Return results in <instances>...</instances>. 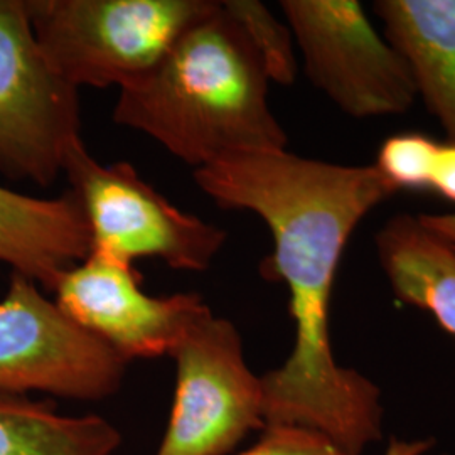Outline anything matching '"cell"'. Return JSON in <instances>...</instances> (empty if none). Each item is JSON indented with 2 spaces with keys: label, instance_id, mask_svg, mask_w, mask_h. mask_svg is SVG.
<instances>
[{
  "label": "cell",
  "instance_id": "cell-11",
  "mask_svg": "<svg viewBox=\"0 0 455 455\" xmlns=\"http://www.w3.org/2000/svg\"><path fill=\"white\" fill-rule=\"evenodd\" d=\"M374 11L407 60L419 97L455 144V0H379Z\"/></svg>",
  "mask_w": 455,
  "mask_h": 455
},
{
  "label": "cell",
  "instance_id": "cell-13",
  "mask_svg": "<svg viewBox=\"0 0 455 455\" xmlns=\"http://www.w3.org/2000/svg\"><path fill=\"white\" fill-rule=\"evenodd\" d=\"M120 442L101 417H66L49 402L0 391V455H114Z\"/></svg>",
  "mask_w": 455,
  "mask_h": 455
},
{
  "label": "cell",
  "instance_id": "cell-14",
  "mask_svg": "<svg viewBox=\"0 0 455 455\" xmlns=\"http://www.w3.org/2000/svg\"><path fill=\"white\" fill-rule=\"evenodd\" d=\"M221 4L257 52L268 82L292 84L297 78V60L289 24L278 20L257 0H223Z\"/></svg>",
  "mask_w": 455,
  "mask_h": 455
},
{
  "label": "cell",
  "instance_id": "cell-17",
  "mask_svg": "<svg viewBox=\"0 0 455 455\" xmlns=\"http://www.w3.org/2000/svg\"><path fill=\"white\" fill-rule=\"evenodd\" d=\"M430 188L447 201L455 203V144H440Z\"/></svg>",
  "mask_w": 455,
  "mask_h": 455
},
{
  "label": "cell",
  "instance_id": "cell-1",
  "mask_svg": "<svg viewBox=\"0 0 455 455\" xmlns=\"http://www.w3.org/2000/svg\"><path fill=\"white\" fill-rule=\"evenodd\" d=\"M195 180L220 208L260 216L275 244L261 274L291 292L292 353L260 376L265 427L309 428L349 455L364 454L383 435L381 393L334 358L329 310L349 236L396 189L374 165L323 163L287 148L228 154L196 169Z\"/></svg>",
  "mask_w": 455,
  "mask_h": 455
},
{
  "label": "cell",
  "instance_id": "cell-18",
  "mask_svg": "<svg viewBox=\"0 0 455 455\" xmlns=\"http://www.w3.org/2000/svg\"><path fill=\"white\" fill-rule=\"evenodd\" d=\"M419 220L430 233L455 250V212L420 214Z\"/></svg>",
  "mask_w": 455,
  "mask_h": 455
},
{
  "label": "cell",
  "instance_id": "cell-9",
  "mask_svg": "<svg viewBox=\"0 0 455 455\" xmlns=\"http://www.w3.org/2000/svg\"><path fill=\"white\" fill-rule=\"evenodd\" d=\"M133 267L92 251L60 278L54 295L66 315L129 363L174 351L210 307L197 293L152 297Z\"/></svg>",
  "mask_w": 455,
  "mask_h": 455
},
{
  "label": "cell",
  "instance_id": "cell-4",
  "mask_svg": "<svg viewBox=\"0 0 455 455\" xmlns=\"http://www.w3.org/2000/svg\"><path fill=\"white\" fill-rule=\"evenodd\" d=\"M63 174L82 201L92 251L129 265L156 257L171 268L201 272L227 242L225 229L180 212L132 164L97 163L83 140L69 150Z\"/></svg>",
  "mask_w": 455,
  "mask_h": 455
},
{
  "label": "cell",
  "instance_id": "cell-3",
  "mask_svg": "<svg viewBox=\"0 0 455 455\" xmlns=\"http://www.w3.org/2000/svg\"><path fill=\"white\" fill-rule=\"evenodd\" d=\"M216 0H26L52 69L75 88L120 90L148 73Z\"/></svg>",
  "mask_w": 455,
  "mask_h": 455
},
{
  "label": "cell",
  "instance_id": "cell-6",
  "mask_svg": "<svg viewBox=\"0 0 455 455\" xmlns=\"http://www.w3.org/2000/svg\"><path fill=\"white\" fill-rule=\"evenodd\" d=\"M176 398L156 455H227L263 428V390L238 329L208 310L174 347Z\"/></svg>",
  "mask_w": 455,
  "mask_h": 455
},
{
  "label": "cell",
  "instance_id": "cell-8",
  "mask_svg": "<svg viewBox=\"0 0 455 455\" xmlns=\"http://www.w3.org/2000/svg\"><path fill=\"white\" fill-rule=\"evenodd\" d=\"M127 363L75 324L43 289L12 274L0 300V391L80 402L115 395Z\"/></svg>",
  "mask_w": 455,
  "mask_h": 455
},
{
  "label": "cell",
  "instance_id": "cell-12",
  "mask_svg": "<svg viewBox=\"0 0 455 455\" xmlns=\"http://www.w3.org/2000/svg\"><path fill=\"white\" fill-rule=\"evenodd\" d=\"M376 248L395 295L455 336V250L410 214L391 218Z\"/></svg>",
  "mask_w": 455,
  "mask_h": 455
},
{
  "label": "cell",
  "instance_id": "cell-19",
  "mask_svg": "<svg viewBox=\"0 0 455 455\" xmlns=\"http://www.w3.org/2000/svg\"><path fill=\"white\" fill-rule=\"evenodd\" d=\"M434 442L430 439H398L393 437L383 455H430Z\"/></svg>",
  "mask_w": 455,
  "mask_h": 455
},
{
  "label": "cell",
  "instance_id": "cell-7",
  "mask_svg": "<svg viewBox=\"0 0 455 455\" xmlns=\"http://www.w3.org/2000/svg\"><path fill=\"white\" fill-rule=\"evenodd\" d=\"M310 82L355 118L405 114L419 97L407 60L355 0H283Z\"/></svg>",
  "mask_w": 455,
  "mask_h": 455
},
{
  "label": "cell",
  "instance_id": "cell-5",
  "mask_svg": "<svg viewBox=\"0 0 455 455\" xmlns=\"http://www.w3.org/2000/svg\"><path fill=\"white\" fill-rule=\"evenodd\" d=\"M80 129L78 88L49 65L26 0H0V176L48 188Z\"/></svg>",
  "mask_w": 455,
  "mask_h": 455
},
{
  "label": "cell",
  "instance_id": "cell-16",
  "mask_svg": "<svg viewBox=\"0 0 455 455\" xmlns=\"http://www.w3.org/2000/svg\"><path fill=\"white\" fill-rule=\"evenodd\" d=\"M240 455H349L323 434L302 427L267 425L260 440Z\"/></svg>",
  "mask_w": 455,
  "mask_h": 455
},
{
  "label": "cell",
  "instance_id": "cell-10",
  "mask_svg": "<svg viewBox=\"0 0 455 455\" xmlns=\"http://www.w3.org/2000/svg\"><path fill=\"white\" fill-rule=\"evenodd\" d=\"M92 253L82 201L71 189L34 197L0 186V263L54 292L60 278Z\"/></svg>",
  "mask_w": 455,
  "mask_h": 455
},
{
  "label": "cell",
  "instance_id": "cell-2",
  "mask_svg": "<svg viewBox=\"0 0 455 455\" xmlns=\"http://www.w3.org/2000/svg\"><path fill=\"white\" fill-rule=\"evenodd\" d=\"M114 122L144 132L196 169L244 150H282L257 52L221 2L144 76L124 86Z\"/></svg>",
  "mask_w": 455,
  "mask_h": 455
},
{
  "label": "cell",
  "instance_id": "cell-15",
  "mask_svg": "<svg viewBox=\"0 0 455 455\" xmlns=\"http://www.w3.org/2000/svg\"><path fill=\"white\" fill-rule=\"evenodd\" d=\"M439 146L422 133H400L383 142L376 169L398 189H428Z\"/></svg>",
  "mask_w": 455,
  "mask_h": 455
}]
</instances>
